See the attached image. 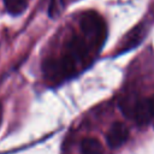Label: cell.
Here are the masks:
<instances>
[{"label":"cell","instance_id":"1","mask_svg":"<svg viewBox=\"0 0 154 154\" xmlns=\"http://www.w3.org/2000/svg\"><path fill=\"white\" fill-rule=\"evenodd\" d=\"M135 119V122L138 125H147L149 124L153 118H154V111H153V103H152V99L148 97H141L137 99L135 107H134V112H132V117Z\"/></svg>","mask_w":154,"mask_h":154},{"label":"cell","instance_id":"2","mask_svg":"<svg viewBox=\"0 0 154 154\" xmlns=\"http://www.w3.org/2000/svg\"><path fill=\"white\" fill-rule=\"evenodd\" d=\"M128 138H129V129L122 122H114L106 134L107 144L113 149L123 146Z\"/></svg>","mask_w":154,"mask_h":154},{"label":"cell","instance_id":"3","mask_svg":"<svg viewBox=\"0 0 154 154\" xmlns=\"http://www.w3.org/2000/svg\"><path fill=\"white\" fill-rule=\"evenodd\" d=\"M147 35V28L143 23L141 24H137L135 28H132L125 36H124V40L119 47V52L118 53H124L129 49H132L135 48L136 46H138L143 38L146 37Z\"/></svg>","mask_w":154,"mask_h":154},{"label":"cell","instance_id":"4","mask_svg":"<svg viewBox=\"0 0 154 154\" xmlns=\"http://www.w3.org/2000/svg\"><path fill=\"white\" fill-rule=\"evenodd\" d=\"M81 152L82 154H102L103 149L97 138L87 137L81 142Z\"/></svg>","mask_w":154,"mask_h":154},{"label":"cell","instance_id":"5","mask_svg":"<svg viewBox=\"0 0 154 154\" xmlns=\"http://www.w3.org/2000/svg\"><path fill=\"white\" fill-rule=\"evenodd\" d=\"M7 12L12 16L22 14L28 7V0H4Z\"/></svg>","mask_w":154,"mask_h":154},{"label":"cell","instance_id":"6","mask_svg":"<svg viewBox=\"0 0 154 154\" xmlns=\"http://www.w3.org/2000/svg\"><path fill=\"white\" fill-rule=\"evenodd\" d=\"M1 116H2V106L0 103V123H1Z\"/></svg>","mask_w":154,"mask_h":154},{"label":"cell","instance_id":"7","mask_svg":"<svg viewBox=\"0 0 154 154\" xmlns=\"http://www.w3.org/2000/svg\"><path fill=\"white\" fill-rule=\"evenodd\" d=\"M152 103H153V111H154V96L152 97ZM153 120H154V118H153Z\"/></svg>","mask_w":154,"mask_h":154},{"label":"cell","instance_id":"8","mask_svg":"<svg viewBox=\"0 0 154 154\" xmlns=\"http://www.w3.org/2000/svg\"><path fill=\"white\" fill-rule=\"evenodd\" d=\"M153 13H154V6H153Z\"/></svg>","mask_w":154,"mask_h":154}]
</instances>
